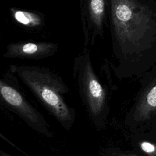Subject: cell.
Returning a JSON list of instances; mask_svg holds the SVG:
<instances>
[{
	"label": "cell",
	"mask_w": 156,
	"mask_h": 156,
	"mask_svg": "<svg viewBox=\"0 0 156 156\" xmlns=\"http://www.w3.org/2000/svg\"><path fill=\"white\" fill-rule=\"evenodd\" d=\"M10 70L18 76L39 102L65 127L71 125L75 111L64 100L63 95L68 88L60 77L48 68L38 66L11 65Z\"/></svg>",
	"instance_id": "obj_1"
},
{
	"label": "cell",
	"mask_w": 156,
	"mask_h": 156,
	"mask_svg": "<svg viewBox=\"0 0 156 156\" xmlns=\"http://www.w3.org/2000/svg\"><path fill=\"white\" fill-rule=\"evenodd\" d=\"M81 14L83 30L86 44H93L97 35L103 33V22L105 15L104 0L83 1Z\"/></svg>",
	"instance_id": "obj_4"
},
{
	"label": "cell",
	"mask_w": 156,
	"mask_h": 156,
	"mask_svg": "<svg viewBox=\"0 0 156 156\" xmlns=\"http://www.w3.org/2000/svg\"><path fill=\"white\" fill-rule=\"evenodd\" d=\"M141 148L142 149L147 153H153L155 151V146L147 142H143L141 143Z\"/></svg>",
	"instance_id": "obj_7"
},
{
	"label": "cell",
	"mask_w": 156,
	"mask_h": 156,
	"mask_svg": "<svg viewBox=\"0 0 156 156\" xmlns=\"http://www.w3.org/2000/svg\"><path fill=\"white\" fill-rule=\"evenodd\" d=\"M118 156H137L133 154H120Z\"/></svg>",
	"instance_id": "obj_9"
},
{
	"label": "cell",
	"mask_w": 156,
	"mask_h": 156,
	"mask_svg": "<svg viewBox=\"0 0 156 156\" xmlns=\"http://www.w3.org/2000/svg\"><path fill=\"white\" fill-rule=\"evenodd\" d=\"M12 10L15 20L22 24L27 26H36L41 23V18L38 14L23 10Z\"/></svg>",
	"instance_id": "obj_6"
},
{
	"label": "cell",
	"mask_w": 156,
	"mask_h": 156,
	"mask_svg": "<svg viewBox=\"0 0 156 156\" xmlns=\"http://www.w3.org/2000/svg\"><path fill=\"white\" fill-rule=\"evenodd\" d=\"M57 49V44L54 43L21 41L9 44L3 56L10 58L37 60L53 55Z\"/></svg>",
	"instance_id": "obj_5"
},
{
	"label": "cell",
	"mask_w": 156,
	"mask_h": 156,
	"mask_svg": "<svg viewBox=\"0 0 156 156\" xmlns=\"http://www.w3.org/2000/svg\"><path fill=\"white\" fill-rule=\"evenodd\" d=\"M73 71L75 83L90 117L101 122L108 112L106 94L94 73L88 50H83L75 59Z\"/></svg>",
	"instance_id": "obj_2"
},
{
	"label": "cell",
	"mask_w": 156,
	"mask_h": 156,
	"mask_svg": "<svg viewBox=\"0 0 156 156\" xmlns=\"http://www.w3.org/2000/svg\"><path fill=\"white\" fill-rule=\"evenodd\" d=\"M0 107L15 113L37 132L48 136L51 135L49 125L42 114L7 78L0 77Z\"/></svg>",
	"instance_id": "obj_3"
},
{
	"label": "cell",
	"mask_w": 156,
	"mask_h": 156,
	"mask_svg": "<svg viewBox=\"0 0 156 156\" xmlns=\"http://www.w3.org/2000/svg\"><path fill=\"white\" fill-rule=\"evenodd\" d=\"M0 155L1 156H12V155H9V154H6V153H4V152H1V151H0Z\"/></svg>",
	"instance_id": "obj_8"
}]
</instances>
